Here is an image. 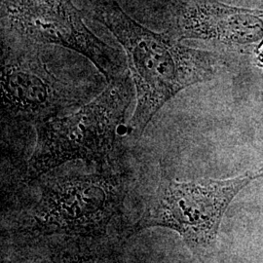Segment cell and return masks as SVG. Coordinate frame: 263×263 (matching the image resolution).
<instances>
[{"instance_id": "cell-1", "label": "cell", "mask_w": 263, "mask_h": 263, "mask_svg": "<svg viewBox=\"0 0 263 263\" xmlns=\"http://www.w3.org/2000/svg\"><path fill=\"white\" fill-rule=\"evenodd\" d=\"M131 174L98 168L93 174L48 177L39 183L37 197L10 228L20 251H36L51 261L103 258L113 229L123 223V210Z\"/></svg>"}, {"instance_id": "cell-2", "label": "cell", "mask_w": 263, "mask_h": 263, "mask_svg": "<svg viewBox=\"0 0 263 263\" xmlns=\"http://www.w3.org/2000/svg\"><path fill=\"white\" fill-rule=\"evenodd\" d=\"M2 125L31 124L89 103L108 84L68 48L1 33Z\"/></svg>"}, {"instance_id": "cell-3", "label": "cell", "mask_w": 263, "mask_h": 263, "mask_svg": "<svg viewBox=\"0 0 263 263\" xmlns=\"http://www.w3.org/2000/svg\"><path fill=\"white\" fill-rule=\"evenodd\" d=\"M80 11L104 25L125 51L137 97L127 126L134 140L141 138L154 115L179 91L216 73L212 54L184 47L168 33L146 28L117 0H82Z\"/></svg>"}, {"instance_id": "cell-4", "label": "cell", "mask_w": 263, "mask_h": 263, "mask_svg": "<svg viewBox=\"0 0 263 263\" xmlns=\"http://www.w3.org/2000/svg\"><path fill=\"white\" fill-rule=\"evenodd\" d=\"M133 80L126 71L76 111L35 126L36 142L28 160L26 179L33 181L70 161L111 166L118 128L133 101Z\"/></svg>"}, {"instance_id": "cell-5", "label": "cell", "mask_w": 263, "mask_h": 263, "mask_svg": "<svg viewBox=\"0 0 263 263\" xmlns=\"http://www.w3.org/2000/svg\"><path fill=\"white\" fill-rule=\"evenodd\" d=\"M262 174L250 173L229 179H201L177 182L162 179L133 223L132 234L151 227H166L178 232L197 255L210 253L216 244L226 209L236 195Z\"/></svg>"}, {"instance_id": "cell-6", "label": "cell", "mask_w": 263, "mask_h": 263, "mask_svg": "<svg viewBox=\"0 0 263 263\" xmlns=\"http://www.w3.org/2000/svg\"><path fill=\"white\" fill-rule=\"evenodd\" d=\"M1 33L73 50L107 82L127 71L122 53L95 35L71 0H1Z\"/></svg>"}]
</instances>
